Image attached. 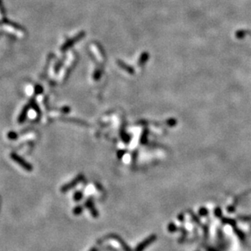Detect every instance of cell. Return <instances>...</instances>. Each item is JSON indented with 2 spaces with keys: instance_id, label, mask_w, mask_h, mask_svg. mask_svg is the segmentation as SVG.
Listing matches in <instances>:
<instances>
[{
  "instance_id": "ba28073f",
  "label": "cell",
  "mask_w": 251,
  "mask_h": 251,
  "mask_svg": "<svg viewBox=\"0 0 251 251\" xmlns=\"http://www.w3.org/2000/svg\"><path fill=\"white\" fill-rule=\"evenodd\" d=\"M109 237H113L115 240H117L120 242V245H122L121 246L124 248V249H125V251H131V249H130V248H129V246H127V245L125 244V242L124 241V240H122V239L120 238V236H118L117 235H114V234H112V235H110Z\"/></svg>"
},
{
  "instance_id": "4fadbf2b",
  "label": "cell",
  "mask_w": 251,
  "mask_h": 251,
  "mask_svg": "<svg viewBox=\"0 0 251 251\" xmlns=\"http://www.w3.org/2000/svg\"><path fill=\"white\" fill-rule=\"evenodd\" d=\"M42 92H43L42 86H40V85H37V86H35V89H34V94H35V95H41V94Z\"/></svg>"
},
{
  "instance_id": "277c9868",
  "label": "cell",
  "mask_w": 251,
  "mask_h": 251,
  "mask_svg": "<svg viewBox=\"0 0 251 251\" xmlns=\"http://www.w3.org/2000/svg\"><path fill=\"white\" fill-rule=\"evenodd\" d=\"M85 206H86V208L90 210V214L94 218H98L99 217V211L95 207L92 197H89L88 199L86 200L85 202Z\"/></svg>"
},
{
  "instance_id": "6da1fadb",
  "label": "cell",
  "mask_w": 251,
  "mask_h": 251,
  "mask_svg": "<svg viewBox=\"0 0 251 251\" xmlns=\"http://www.w3.org/2000/svg\"><path fill=\"white\" fill-rule=\"evenodd\" d=\"M10 157H11V159H12L13 161L15 162L17 164H19V165L23 169L25 170V171L32 172L33 169V166L31 165L30 163H29L28 162L26 161L25 159H23L22 157L16 155L15 153H11V154H10Z\"/></svg>"
},
{
  "instance_id": "30bf717a",
  "label": "cell",
  "mask_w": 251,
  "mask_h": 251,
  "mask_svg": "<svg viewBox=\"0 0 251 251\" xmlns=\"http://www.w3.org/2000/svg\"><path fill=\"white\" fill-rule=\"evenodd\" d=\"M83 198V193L81 191H77L73 194V199L75 202H80Z\"/></svg>"
},
{
  "instance_id": "5bb4252c",
  "label": "cell",
  "mask_w": 251,
  "mask_h": 251,
  "mask_svg": "<svg viewBox=\"0 0 251 251\" xmlns=\"http://www.w3.org/2000/svg\"><path fill=\"white\" fill-rule=\"evenodd\" d=\"M121 138H122L123 141H124L125 143H128V142H129V141H130V137L125 133H121Z\"/></svg>"
},
{
  "instance_id": "ffe728a7",
  "label": "cell",
  "mask_w": 251,
  "mask_h": 251,
  "mask_svg": "<svg viewBox=\"0 0 251 251\" xmlns=\"http://www.w3.org/2000/svg\"><path fill=\"white\" fill-rule=\"evenodd\" d=\"M89 251H99V250H98V249L95 248V247H93V248H91V249H90Z\"/></svg>"
},
{
  "instance_id": "52a82bcc",
  "label": "cell",
  "mask_w": 251,
  "mask_h": 251,
  "mask_svg": "<svg viewBox=\"0 0 251 251\" xmlns=\"http://www.w3.org/2000/svg\"><path fill=\"white\" fill-rule=\"evenodd\" d=\"M117 64H118V66L120 67V68H121L123 70L128 72L129 73H131V74L133 73V68L129 66V65H127L125 63H124L123 61H121V60H117Z\"/></svg>"
},
{
  "instance_id": "2e32d148",
  "label": "cell",
  "mask_w": 251,
  "mask_h": 251,
  "mask_svg": "<svg viewBox=\"0 0 251 251\" xmlns=\"http://www.w3.org/2000/svg\"><path fill=\"white\" fill-rule=\"evenodd\" d=\"M146 59H147V55L146 54L142 55V56H141V58H140L139 60V65L144 64V63L146 62Z\"/></svg>"
},
{
  "instance_id": "7c38bea8",
  "label": "cell",
  "mask_w": 251,
  "mask_h": 251,
  "mask_svg": "<svg viewBox=\"0 0 251 251\" xmlns=\"http://www.w3.org/2000/svg\"><path fill=\"white\" fill-rule=\"evenodd\" d=\"M7 138L10 140H15L18 138V134L15 132L11 131L7 133Z\"/></svg>"
},
{
  "instance_id": "8fae6325",
  "label": "cell",
  "mask_w": 251,
  "mask_h": 251,
  "mask_svg": "<svg viewBox=\"0 0 251 251\" xmlns=\"http://www.w3.org/2000/svg\"><path fill=\"white\" fill-rule=\"evenodd\" d=\"M65 59H66V57H65V56H63V58L61 59H59V61L57 63V64L55 67V73H58L59 70L60 68H61V66L63 65V63H64V61L65 60Z\"/></svg>"
},
{
  "instance_id": "9a60e30c",
  "label": "cell",
  "mask_w": 251,
  "mask_h": 251,
  "mask_svg": "<svg viewBox=\"0 0 251 251\" xmlns=\"http://www.w3.org/2000/svg\"><path fill=\"white\" fill-rule=\"evenodd\" d=\"M101 71H100V69H96V71H95V74H94V79L95 80V81H97V80H99V78L101 77Z\"/></svg>"
},
{
  "instance_id": "e0dca14e",
  "label": "cell",
  "mask_w": 251,
  "mask_h": 251,
  "mask_svg": "<svg viewBox=\"0 0 251 251\" xmlns=\"http://www.w3.org/2000/svg\"><path fill=\"white\" fill-rule=\"evenodd\" d=\"M125 154V150H119L118 153H117V156H118L119 159H121Z\"/></svg>"
},
{
  "instance_id": "ac0fdd59",
  "label": "cell",
  "mask_w": 251,
  "mask_h": 251,
  "mask_svg": "<svg viewBox=\"0 0 251 251\" xmlns=\"http://www.w3.org/2000/svg\"><path fill=\"white\" fill-rule=\"evenodd\" d=\"M60 111L62 112H64V113H68V112H70V108H69L68 107H65V108H63Z\"/></svg>"
},
{
  "instance_id": "9c48e42d",
  "label": "cell",
  "mask_w": 251,
  "mask_h": 251,
  "mask_svg": "<svg viewBox=\"0 0 251 251\" xmlns=\"http://www.w3.org/2000/svg\"><path fill=\"white\" fill-rule=\"evenodd\" d=\"M73 212L74 215H81V213L83 212V206H81V205H78V206H75V207L73 208Z\"/></svg>"
},
{
  "instance_id": "7a4b0ae2",
  "label": "cell",
  "mask_w": 251,
  "mask_h": 251,
  "mask_svg": "<svg viewBox=\"0 0 251 251\" xmlns=\"http://www.w3.org/2000/svg\"><path fill=\"white\" fill-rule=\"evenodd\" d=\"M84 179V176L82 174H79L78 176H77L75 178L73 179V180H71L70 182L67 183L65 185H63L60 189V191L62 193H66V192L71 190L72 189L75 188L76 185H77L79 183L81 182V180H83Z\"/></svg>"
},
{
  "instance_id": "d6986e66",
  "label": "cell",
  "mask_w": 251,
  "mask_h": 251,
  "mask_svg": "<svg viewBox=\"0 0 251 251\" xmlns=\"http://www.w3.org/2000/svg\"><path fill=\"white\" fill-rule=\"evenodd\" d=\"M0 12L2 13V15H3V14H4V12H5L4 8H3V6H2V0H0Z\"/></svg>"
},
{
  "instance_id": "3957f363",
  "label": "cell",
  "mask_w": 251,
  "mask_h": 251,
  "mask_svg": "<svg viewBox=\"0 0 251 251\" xmlns=\"http://www.w3.org/2000/svg\"><path fill=\"white\" fill-rule=\"evenodd\" d=\"M85 36H86V33L81 32V33H79L77 35H76L74 37H73V38L68 39V41H67L66 42H65L64 44L62 46V47H61V51L62 52L66 51L67 50H68L69 48L73 47L76 42H77L81 41V39L83 38Z\"/></svg>"
},
{
  "instance_id": "5b68a950",
  "label": "cell",
  "mask_w": 251,
  "mask_h": 251,
  "mask_svg": "<svg viewBox=\"0 0 251 251\" xmlns=\"http://www.w3.org/2000/svg\"><path fill=\"white\" fill-rule=\"evenodd\" d=\"M29 108H30V105L29 104V105L24 106V108L22 109L21 112L20 113L19 117H18V120H17V121L19 124H23V123L25 121L26 118H27V114H28Z\"/></svg>"
},
{
  "instance_id": "8992f818",
  "label": "cell",
  "mask_w": 251,
  "mask_h": 251,
  "mask_svg": "<svg viewBox=\"0 0 251 251\" xmlns=\"http://www.w3.org/2000/svg\"><path fill=\"white\" fill-rule=\"evenodd\" d=\"M153 240H154L153 237H149V238L146 239V240H143L142 243H140L139 245H138V247L136 248L135 251H143L144 249H145V248H146L147 245H150Z\"/></svg>"
}]
</instances>
